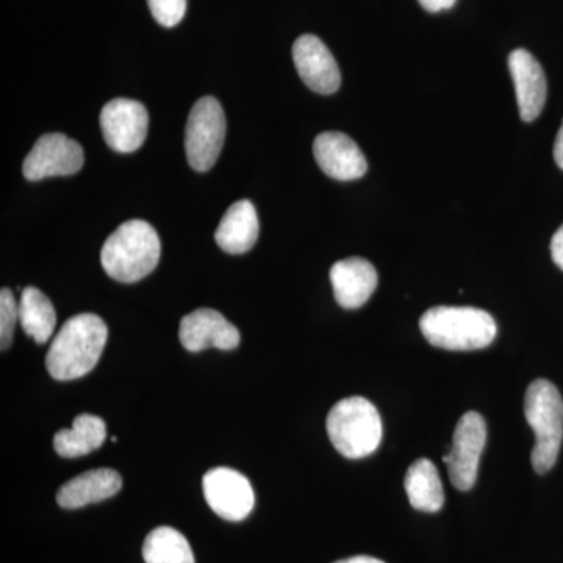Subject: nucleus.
Listing matches in <instances>:
<instances>
[{
	"label": "nucleus",
	"mask_w": 563,
	"mask_h": 563,
	"mask_svg": "<svg viewBox=\"0 0 563 563\" xmlns=\"http://www.w3.org/2000/svg\"><path fill=\"white\" fill-rule=\"evenodd\" d=\"M554 161L558 163L559 168L563 169V122L554 143Z\"/></svg>",
	"instance_id": "26"
},
{
	"label": "nucleus",
	"mask_w": 563,
	"mask_h": 563,
	"mask_svg": "<svg viewBox=\"0 0 563 563\" xmlns=\"http://www.w3.org/2000/svg\"><path fill=\"white\" fill-rule=\"evenodd\" d=\"M161 252V239L150 222L125 221L103 243L102 268L111 279L133 284L157 268Z\"/></svg>",
	"instance_id": "2"
},
{
	"label": "nucleus",
	"mask_w": 563,
	"mask_h": 563,
	"mask_svg": "<svg viewBox=\"0 0 563 563\" xmlns=\"http://www.w3.org/2000/svg\"><path fill=\"white\" fill-rule=\"evenodd\" d=\"M420 329L432 346L446 351L484 350L498 333L495 318L476 307H433L422 314Z\"/></svg>",
	"instance_id": "3"
},
{
	"label": "nucleus",
	"mask_w": 563,
	"mask_h": 563,
	"mask_svg": "<svg viewBox=\"0 0 563 563\" xmlns=\"http://www.w3.org/2000/svg\"><path fill=\"white\" fill-rule=\"evenodd\" d=\"M143 559L146 563H196L184 533L169 526H161L146 537Z\"/></svg>",
	"instance_id": "21"
},
{
	"label": "nucleus",
	"mask_w": 563,
	"mask_h": 563,
	"mask_svg": "<svg viewBox=\"0 0 563 563\" xmlns=\"http://www.w3.org/2000/svg\"><path fill=\"white\" fill-rule=\"evenodd\" d=\"M121 474L110 468L91 470L70 479L57 493L63 509H80L88 504L106 501L120 493Z\"/></svg>",
	"instance_id": "16"
},
{
	"label": "nucleus",
	"mask_w": 563,
	"mask_h": 563,
	"mask_svg": "<svg viewBox=\"0 0 563 563\" xmlns=\"http://www.w3.org/2000/svg\"><path fill=\"white\" fill-rule=\"evenodd\" d=\"M20 322L24 332L36 343L49 342L57 328V312L51 299L38 288L27 287L21 292Z\"/></svg>",
	"instance_id": "20"
},
{
	"label": "nucleus",
	"mask_w": 563,
	"mask_h": 563,
	"mask_svg": "<svg viewBox=\"0 0 563 563\" xmlns=\"http://www.w3.org/2000/svg\"><path fill=\"white\" fill-rule=\"evenodd\" d=\"M292 62L310 90L324 96L339 90L342 84L339 65L318 36H299L292 44Z\"/></svg>",
	"instance_id": "11"
},
{
	"label": "nucleus",
	"mask_w": 563,
	"mask_h": 563,
	"mask_svg": "<svg viewBox=\"0 0 563 563\" xmlns=\"http://www.w3.org/2000/svg\"><path fill=\"white\" fill-rule=\"evenodd\" d=\"M107 440V424L96 415L81 413L73 422V428L55 433L54 448L66 459L81 457L99 450Z\"/></svg>",
	"instance_id": "18"
},
{
	"label": "nucleus",
	"mask_w": 563,
	"mask_h": 563,
	"mask_svg": "<svg viewBox=\"0 0 563 563\" xmlns=\"http://www.w3.org/2000/svg\"><path fill=\"white\" fill-rule=\"evenodd\" d=\"M147 5L163 27H176L187 13V0H147Z\"/></svg>",
	"instance_id": "23"
},
{
	"label": "nucleus",
	"mask_w": 563,
	"mask_h": 563,
	"mask_svg": "<svg viewBox=\"0 0 563 563\" xmlns=\"http://www.w3.org/2000/svg\"><path fill=\"white\" fill-rule=\"evenodd\" d=\"M525 417L536 433L531 461L539 474L550 472L558 462L563 440V399L547 379L529 385L525 396Z\"/></svg>",
	"instance_id": "5"
},
{
	"label": "nucleus",
	"mask_w": 563,
	"mask_h": 563,
	"mask_svg": "<svg viewBox=\"0 0 563 563\" xmlns=\"http://www.w3.org/2000/svg\"><path fill=\"white\" fill-rule=\"evenodd\" d=\"M485 443H487V424L477 412H466L455 426L453 446L450 453L443 455L448 465L451 484L457 490H472L476 484L479 472L481 457H483Z\"/></svg>",
	"instance_id": "7"
},
{
	"label": "nucleus",
	"mask_w": 563,
	"mask_h": 563,
	"mask_svg": "<svg viewBox=\"0 0 563 563\" xmlns=\"http://www.w3.org/2000/svg\"><path fill=\"white\" fill-rule=\"evenodd\" d=\"M422 9L439 13V11L453 9L457 0H418Z\"/></svg>",
	"instance_id": "25"
},
{
	"label": "nucleus",
	"mask_w": 563,
	"mask_h": 563,
	"mask_svg": "<svg viewBox=\"0 0 563 563\" xmlns=\"http://www.w3.org/2000/svg\"><path fill=\"white\" fill-rule=\"evenodd\" d=\"M225 139V117L221 103L211 96L192 106L185 129V152L195 172L207 173L220 157Z\"/></svg>",
	"instance_id": "6"
},
{
	"label": "nucleus",
	"mask_w": 563,
	"mask_h": 563,
	"mask_svg": "<svg viewBox=\"0 0 563 563\" xmlns=\"http://www.w3.org/2000/svg\"><path fill=\"white\" fill-rule=\"evenodd\" d=\"M203 496L218 517L242 521L255 506L254 488L246 476L232 468L210 470L202 481Z\"/></svg>",
	"instance_id": "9"
},
{
	"label": "nucleus",
	"mask_w": 563,
	"mask_h": 563,
	"mask_svg": "<svg viewBox=\"0 0 563 563\" xmlns=\"http://www.w3.org/2000/svg\"><path fill=\"white\" fill-rule=\"evenodd\" d=\"M335 563H385L376 558H369V555H355V558L344 559V561Z\"/></svg>",
	"instance_id": "27"
},
{
	"label": "nucleus",
	"mask_w": 563,
	"mask_h": 563,
	"mask_svg": "<svg viewBox=\"0 0 563 563\" xmlns=\"http://www.w3.org/2000/svg\"><path fill=\"white\" fill-rule=\"evenodd\" d=\"M325 428L335 450L347 459L368 457L383 442V418L376 406L361 396L336 402Z\"/></svg>",
	"instance_id": "4"
},
{
	"label": "nucleus",
	"mask_w": 563,
	"mask_h": 563,
	"mask_svg": "<svg viewBox=\"0 0 563 563\" xmlns=\"http://www.w3.org/2000/svg\"><path fill=\"white\" fill-rule=\"evenodd\" d=\"M551 257H553L555 265L563 272V224L554 233L553 240H551Z\"/></svg>",
	"instance_id": "24"
},
{
	"label": "nucleus",
	"mask_w": 563,
	"mask_h": 563,
	"mask_svg": "<svg viewBox=\"0 0 563 563\" xmlns=\"http://www.w3.org/2000/svg\"><path fill=\"white\" fill-rule=\"evenodd\" d=\"M179 339L181 346L190 352L207 347L232 351L240 344L239 329L213 309H198L181 318Z\"/></svg>",
	"instance_id": "12"
},
{
	"label": "nucleus",
	"mask_w": 563,
	"mask_h": 563,
	"mask_svg": "<svg viewBox=\"0 0 563 563\" xmlns=\"http://www.w3.org/2000/svg\"><path fill=\"white\" fill-rule=\"evenodd\" d=\"M406 493L413 509L435 514L444 504V490L439 470L428 459L410 465L406 474Z\"/></svg>",
	"instance_id": "19"
},
{
	"label": "nucleus",
	"mask_w": 563,
	"mask_h": 563,
	"mask_svg": "<svg viewBox=\"0 0 563 563\" xmlns=\"http://www.w3.org/2000/svg\"><path fill=\"white\" fill-rule=\"evenodd\" d=\"M109 339V328L95 313L69 318L52 340L46 355L47 372L57 380L87 376L101 358Z\"/></svg>",
	"instance_id": "1"
},
{
	"label": "nucleus",
	"mask_w": 563,
	"mask_h": 563,
	"mask_svg": "<svg viewBox=\"0 0 563 563\" xmlns=\"http://www.w3.org/2000/svg\"><path fill=\"white\" fill-rule=\"evenodd\" d=\"M84 150L63 133L40 136L22 165L25 179L36 181L55 176H73L84 168Z\"/></svg>",
	"instance_id": "8"
},
{
	"label": "nucleus",
	"mask_w": 563,
	"mask_h": 563,
	"mask_svg": "<svg viewBox=\"0 0 563 563\" xmlns=\"http://www.w3.org/2000/svg\"><path fill=\"white\" fill-rule=\"evenodd\" d=\"M18 321H20V302L14 299L10 288H2L0 291V347L2 351L9 350Z\"/></svg>",
	"instance_id": "22"
},
{
	"label": "nucleus",
	"mask_w": 563,
	"mask_h": 563,
	"mask_svg": "<svg viewBox=\"0 0 563 563\" xmlns=\"http://www.w3.org/2000/svg\"><path fill=\"white\" fill-rule=\"evenodd\" d=\"M377 280L376 268L365 258H344L331 268L333 295L343 309H358L368 301Z\"/></svg>",
	"instance_id": "15"
},
{
	"label": "nucleus",
	"mask_w": 563,
	"mask_h": 563,
	"mask_svg": "<svg viewBox=\"0 0 563 563\" xmlns=\"http://www.w3.org/2000/svg\"><path fill=\"white\" fill-rule=\"evenodd\" d=\"M509 69L512 74L521 120L536 121L542 113L548 96L547 77L542 66L528 51L517 49L510 54Z\"/></svg>",
	"instance_id": "14"
},
{
	"label": "nucleus",
	"mask_w": 563,
	"mask_h": 563,
	"mask_svg": "<svg viewBox=\"0 0 563 563\" xmlns=\"http://www.w3.org/2000/svg\"><path fill=\"white\" fill-rule=\"evenodd\" d=\"M258 232H261V225H258L257 210L254 203L242 199L225 211L214 232V240L228 254H244L257 243Z\"/></svg>",
	"instance_id": "17"
},
{
	"label": "nucleus",
	"mask_w": 563,
	"mask_h": 563,
	"mask_svg": "<svg viewBox=\"0 0 563 563\" xmlns=\"http://www.w3.org/2000/svg\"><path fill=\"white\" fill-rule=\"evenodd\" d=\"M318 166L335 180H355L365 176L368 162L354 140L342 132H324L314 139Z\"/></svg>",
	"instance_id": "13"
},
{
	"label": "nucleus",
	"mask_w": 563,
	"mask_h": 563,
	"mask_svg": "<svg viewBox=\"0 0 563 563\" xmlns=\"http://www.w3.org/2000/svg\"><path fill=\"white\" fill-rule=\"evenodd\" d=\"M147 124L150 117L146 107L133 99H113L101 111L103 140L111 150L121 154H131L143 146Z\"/></svg>",
	"instance_id": "10"
}]
</instances>
